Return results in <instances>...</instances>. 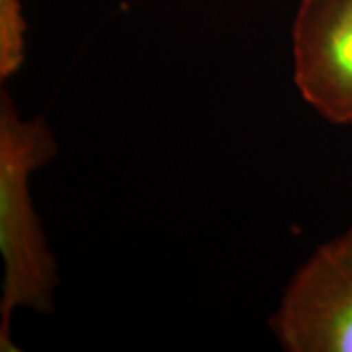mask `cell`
Wrapping results in <instances>:
<instances>
[{"instance_id": "6da1fadb", "label": "cell", "mask_w": 352, "mask_h": 352, "mask_svg": "<svg viewBox=\"0 0 352 352\" xmlns=\"http://www.w3.org/2000/svg\"><path fill=\"white\" fill-rule=\"evenodd\" d=\"M57 155V141L43 118L22 120L8 94L0 98V351H16L12 314L53 309L57 261L51 254L30 194V178Z\"/></svg>"}, {"instance_id": "3957f363", "label": "cell", "mask_w": 352, "mask_h": 352, "mask_svg": "<svg viewBox=\"0 0 352 352\" xmlns=\"http://www.w3.org/2000/svg\"><path fill=\"white\" fill-rule=\"evenodd\" d=\"M292 57L303 100L331 124H352V0H302Z\"/></svg>"}, {"instance_id": "7a4b0ae2", "label": "cell", "mask_w": 352, "mask_h": 352, "mask_svg": "<svg viewBox=\"0 0 352 352\" xmlns=\"http://www.w3.org/2000/svg\"><path fill=\"white\" fill-rule=\"evenodd\" d=\"M270 325L288 352H352V229L294 274Z\"/></svg>"}, {"instance_id": "277c9868", "label": "cell", "mask_w": 352, "mask_h": 352, "mask_svg": "<svg viewBox=\"0 0 352 352\" xmlns=\"http://www.w3.org/2000/svg\"><path fill=\"white\" fill-rule=\"evenodd\" d=\"M25 34L22 0H0V80H8L24 65Z\"/></svg>"}]
</instances>
